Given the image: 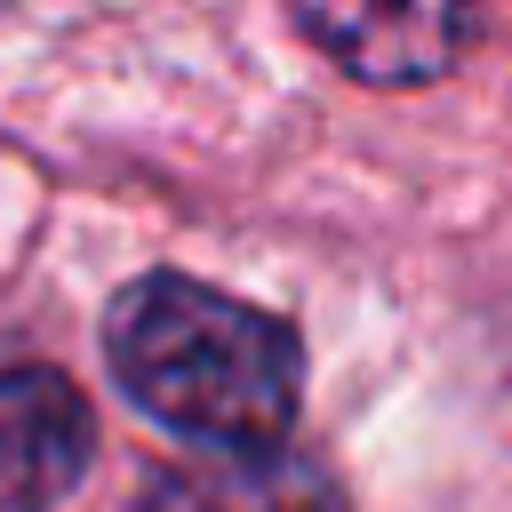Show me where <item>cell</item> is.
I'll use <instances>...</instances> for the list:
<instances>
[{"instance_id": "1", "label": "cell", "mask_w": 512, "mask_h": 512, "mask_svg": "<svg viewBox=\"0 0 512 512\" xmlns=\"http://www.w3.org/2000/svg\"><path fill=\"white\" fill-rule=\"evenodd\" d=\"M104 352L144 416L208 448H280L304 392L296 328L184 272L128 280L104 312Z\"/></svg>"}, {"instance_id": "2", "label": "cell", "mask_w": 512, "mask_h": 512, "mask_svg": "<svg viewBox=\"0 0 512 512\" xmlns=\"http://www.w3.org/2000/svg\"><path fill=\"white\" fill-rule=\"evenodd\" d=\"M296 24L352 80L416 88V80H440L472 48L480 0H296Z\"/></svg>"}, {"instance_id": "3", "label": "cell", "mask_w": 512, "mask_h": 512, "mask_svg": "<svg viewBox=\"0 0 512 512\" xmlns=\"http://www.w3.org/2000/svg\"><path fill=\"white\" fill-rule=\"evenodd\" d=\"M88 448L96 416L64 368H0V512H56Z\"/></svg>"}, {"instance_id": "4", "label": "cell", "mask_w": 512, "mask_h": 512, "mask_svg": "<svg viewBox=\"0 0 512 512\" xmlns=\"http://www.w3.org/2000/svg\"><path fill=\"white\" fill-rule=\"evenodd\" d=\"M136 512H344V496L296 448H232V456L152 472Z\"/></svg>"}]
</instances>
